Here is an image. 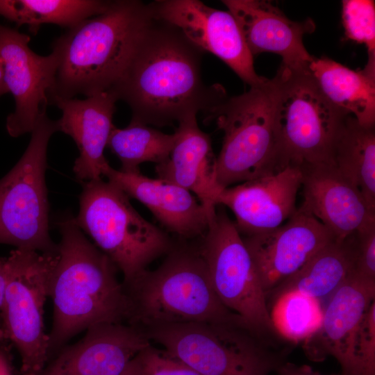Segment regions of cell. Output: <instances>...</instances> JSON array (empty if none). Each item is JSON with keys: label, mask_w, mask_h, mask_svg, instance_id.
Listing matches in <instances>:
<instances>
[{"label": "cell", "mask_w": 375, "mask_h": 375, "mask_svg": "<svg viewBox=\"0 0 375 375\" xmlns=\"http://www.w3.org/2000/svg\"><path fill=\"white\" fill-rule=\"evenodd\" d=\"M61 240L50 285L53 304L50 353L72 337L106 323H127L129 307L117 269L71 215L58 223Z\"/></svg>", "instance_id": "3957f363"}, {"label": "cell", "mask_w": 375, "mask_h": 375, "mask_svg": "<svg viewBox=\"0 0 375 375\" xmlns=\"http://www.w3.org/2000/svg\"><path fill=\"white\" fill-rule=\"evenodd\" d=\"M178 124L169 156L156 165V173L158 178L194 193L206 210L210 223L216 215L217 198L223 190L217 182V157L210 138L199 127L197 117Z\"/></svg>", "instance_id": "7402d4cb"}, {"label": "cell", "mask_w": 375, "mask_h": 375, "mask_svg": "<svg viewBox=\"0 0 375 375\" xmlns=\"http://www.w3.org/2000/svg\"><path fill=\"white\" fill-rule=\"evenodd\" d=\"M9 257L10 272L0 310L2 329L19 353L22 375H40L50 355L44 307L58 252L16 249Z\"/></svg>", "instance_id": "30bf717a"}, {"label": "cell", "mask_w": 375, "mask_h": 375, "mask_svg": "<svg viewBox=\"0 0 375 375\" xmlns=\"http://www.w3.org/2000/svg\"><path fill=\"white\" fill-rule=\"evenodd\" d=\"M333 165L375 208V128L348 115L338 134Z\"/></svg>", "instance_id": "d4e9b609"}, {"label": "cell", "mask_w": 375, "mask_h": 375, "mask_svg": "<svg viewBox=\"0 0 375 375\" xmlns=\"http://www.w3.org/2000/svg\"><path fill=\"white\" fill-rule=\"evenodd\" d=\"M154 17L178 28L195 46L224 61L250 87L263 83L240 28L228 12L199 0H158L151 3Z\"/></svg>", "instance_id": "7c38bea8"}, {"label": "cell", "mask_w": 375, "mask_h": 375, "mask_svg": "<svg viewBox=\"0 0 375 375\" xmlns=\"http://www.w3.org/2000/svg\"><path fill=\"white\" fill-rule=\"evenodd\" d=\"M0 375H12L6 346L0 347Z\"/></svg>", "instance_id": "836d02e7"}, {"label": "cell", "mask_w": 375, "mask_h": 375, "mask_svg": "<svg viewBox=\"0 0 375 375\" xmlns=\"http://www.w3.org/2000/svg\"><path fill=\"white\" fill-rule=\"evenodd\" d=\"M176 135L166 134L149 126L129 123L124 128H112L107 147L122 164L120 171L139 173L140 165L165 161L174 147Z\"/></svg>", "instance_id": "4316f807"}, {"label": "cell", "mask_w": 375, "mask_h": 375, "mask_svg": "<svg viewBox=\"0 0 375 375\" xmlns=\"http://www.w3.org/2000/svg\"><path fill=\"white\" fill-rule=\"evenodd\" d=\"M357 254L354 272L375 279V226L356 233Z\"/></svg>", "instance_id": "1f68e13d"}, {"label": "cell", "mask_w": 375, "mask_h": 375, "mask_svg": "<svg viewBox=\"0 0 375 375\" xmlns=\"http://www.w3.org/2000/svg\"><path fill=\"white\" fill-rule=\"evenodd\" d=\"M138 357L139 375H200L185 362L151 344L140 351Z\"/></svg>", "instance_id": "4dcf8cb0"}, {"label": "cell", "mask_w": 375, "mask_h": 375, "mask_svg": "<svg viewBox=\"0 0 375 375\" xmlns=\"http://www.w3.org/2000/svg\"><path fill=\"white\" fill-rule=\"evenodd\" d=\"M150 340L200 375H268L272 356L242 322H190L138 326Z\"/></svg>", "instance_id": "ba28073f"}, {"label": "cell", "mask_w": 375, "mask_h": 375, "mask_svg": "<svg viewBox=\"0 0 375 375\" xmlns=\"http://www.w3.org/2000/svg\"><path fill=\"white\" fill-rule=\"evenodd\" d=\"M345 36L367 48L368 59H375V6L372 0L342 1Z\"/></svg>", "instance_id": "f1b7e54d"}, {"label": "cell", "mask_w": 375, "mask_h": 375, "mask_svg": "<svg viewBox=\"0 0 375 375\" xmlns=\"http://www.w3.org/2000/svg\"><path fill=\"white\" fill-rule=\"evenodd\" d=\"M356 254V233L344 240L335 239L268 294L274 299L283 293L298 291L322 302L353 272Z\"/></svg>", "instance_id": "cb8c5ba5"}, {"label": "cell", "mask_w": 375, "mask_h": 375, "mask_svg": "<svg viewBox=\"0 0 375 375\" xmlns=\"http://www.w3.org/2000/svg\"><path fill=\"white\" fill-rule=\"evenodd\" d=\"M235 19L252 56L271 52L281 56L291 68H308L312 56L303 43L305 34L315 31L310 19L292 21L271 1L224 0Z\"/></svg>", "instance_id": "d6986e66"}, {"label": "cell", "mask_w": 375, "mask_h": 375, "mask_svg": "<svg viewBox=\"0 0 375 375\" xmlns=\"http://www.w3.org/2000/svg\"><path fill=\"white\" fill-rule=\"evenodd\" d=\"M299 165L290 164L281 170L223 189L216 203L229 208L242 236L274 229L296 212L301 187Z\"/></svg>", "instance_id": "9a60e30c"}, {"label": "cell", "mask_w": 375, "mask_h": 375, "mask_svg": "<svg viewBox=\"0 0 375 375\" xmlns=\"http://www.w3.org/2000/svg\"><path fill=\"white\" fill-rule=\"evenodd\" d=\"M58 131L47 110L38 118L29 144L14 167L0 180V243L18 249L57 253L49 235L45 183L49 141Z\"/></svg>", "instance_id": "9c48e42d"}, {"label": "cell", "mask_w": 375, "mask_h": 375, "mask_svg": "<svg viewBox=\"0 0 375 375\" xmlns=\"http://www.w3.org/2000/svg\"><path fill=\"white\" fill-rule=\"evenodd\" d=\"M276 100V79L267 78L240 95L228 97L206 116L224 133L216 158L217 182L222 189L284 167L277 147Z\"/></svg>", "instance_id": "5b68a950"}, {"label": "cell", "mask_w": 375, "mask_h": 375, "mask_svg": "<svg viewBox=\"0 0 375 375\" xmlns=\"http://www.w3.org/2000/svg\"><path fill=\"white\" fill-rule=\"evenodd\" d=\"M30 40L29 35L0 24L4 81L15 105L6 128L14 138L32 132L40 115L47 110L58 64L53 51L40 56L29 47Z\"/></svg>", "instance_id": "4fadbf2b"}, {"label": "cell", "mask_w": 375, "mask_h": 375, "mask_svg": "<svg viewBox=\"0 0 375 375\" xmlns=\"http://www.w3.org/2000/svg\"><path fill=\"white\" fill-rule=\"evenodd\" d=\"M197 247L223 305L260 338L273 333L267 296L252 258L223 206H217L216 215Z\"/></svg>", "instance_id": "8fae6325"}, {"label": "cell", "mask_w": 375, "mask_h": 375, "mask_svg": "<svg viewBox=\"0 0 375 375\" xmlns=\"http://www.w3.org/2000/svg\"><path fill=\"white\" fill-rule=\"evenodd\" d=\"M10 272L9 256L0 258V310L2 306Z\"/></svg>", "instance_id": "d6a6232c"}, {"label": "cell", "mask_w": 375, "mask_h": 375, "mask_svg": "<svg viewBox=\"0 0 375 375\" xmlns=\"http://www.w3.org/2000/svg\"><path fill=\"white\" fill-rule=\"evenodd\" d=\"M375 301V279L354 271L328 298L319 330L303 349L314 361L333 356L343 375H355V340L361 320Z\"/></svg>", "instance_id": "e0dca14e"}, {"label": "cell", "mask_w": 375, "mask_h": 375, "mask_svg": "<svg viewBox=\"0 0 375 375\" xmlns=\"http://www.w3.org/2000/svg\"><path fill=\"white\" fill-rule=\"evenodd\" d=\"M203 51L176 26L156 17L124 74L109 90L131 108V123L156 126L207 116L227 98L219 84L201 76Z\"/></svg>", "instance_id": "6da1fadb"}, {"label": "cell", "mask_w": 375, "mask_h": 375, "mask_svg": "<svg viewBox=\"0 0 375 375\" xmlns=\"http://www.w3.org/2000/svg\"><path fill=\"white\" fill-rule=\"evenodd\" d=\"M308 71L325 97L365 126L375 124V60L353 70L329 58L312 57Z\"/></svg>", "instance_id": "603a6c76"}, {"label": "cell", "mask_w": 375, "mask_h": 375, "mask_svg": "<svg viewBox=\"0 0 375 375\" xmlns=\"http://www.w3.org/2000/svg\"><path fill=\"white\" fill-rule=\"evenodd\" d=\"M74 219L122 272L124 284L175 244L166 232L137 212L119 187L102 178L83 183Z\"/></svg>", "instance_id": "8992f818"}, {"label": "cell", "mask_w": 375, "mask_h": 375, "mask_svg": "<svg viewBox=\"0 0 375 375\" xmlns=\"http://www.w3.org/2000/svg\"><path fill=\"white\" fill-rule=\"evenodd\" d=\"M140 363L138 355L132 359L126 369L119 375H139Z\"/></svg>", "instance_id": "d590c367"}, {"label": "cell", "mask_w": 375, "mask_h": 375, "mask_svg": "<svg viewBox=\"0 0 375 375\" xmlns=\"http://www.w3.org/2000/svg\"><path fill=\"white\" fill-rule=\"evenodd\" d=\"M280 375H321L318 373L313 372L310 369L307 367L294 368L286 367L283 368Z\"/></svg>", "instance_id": "e575fe53"}, {"label": "cell", "mask_w": 375, "mask_h": 375, "mask_svg": "<svg viewBox=\"0 0 375 375\" xmlns=\"http://www.w3.org/2000/svg\"><path fill=\"white\" fill-rule=\"evenodd\" d=\"M299 166L303 198L299 208L319 220L336 240L375 226V208L334 165Z\"/></svg>", "instance_id": "2e32d148"}, {"label": "cell", "mask_w": 375, "mask_h": 375, "mask_svg": "<svg viewBox=\"0 0 375 375\" xmlns=\"http://www.w3.org/2000/svg\"><path fill=\"white\" fill-rule=\"evenodd\" d=\"M122 284L128 301L127 323L136 326L244 323L219 299L197 246L175 243L157 269H145Z\"/></svg>", "instance_id": "277c9868"}, {"label": "cell", "mask_w": 375, "mask_h": 375, "mask_svg": "<svg viewBox=\"0 0 375 375\" xmlns=\"http://www.w3.org/2000/svg\"><path fill=\"white\" fill-rule=\"evenodd\" d=\"M274 301L271 319L274 330L285 338L293 342L305 341L320 328L324 308L319 300L290 291Z\"/></svg>", "instance_id": "83f0119b"}, {"label": "cell", "mask_w": 375, "mask_h": 375, "mask_svg": "<svg viewBox=\"0 0 375 375\" xmlns=\"http://www.w3.org/2000/svg\"><path fill=\"white\" fill-rule=\"evenodd\" d=\"M117 101L108 90L84 99L56 98L49 103L62 111L56 120L58 131L69 135L78 148L73 170L81 181L101 178L109 165L104 149L115 126L112 117Z\"/></svg>", "instance_id": "ffe728a7"}, {"label": "cell", "mask_w": 375, "mask_h": 375, "mask_svg": "<svg viewBox=\"0 0 375 375\" xmlns=\"http://www.w3.org/2000/svg\"><path fill=\"white\" fill-rule=\"evenodd\" d=\"M151 212L169 232L181 240L201 238L209 225L208 212L192 192L160 178H151L139 173H126L110 165L103 174Z\"/></svg>", "instance_id": "44dd1931"}, {"label": "cell", "mask_w": 375, "mask_h": 375, "mask_svg": "<svg viewBox=\"0 0 375 375\" xmlns=\"http://www.w3.org/2000/svg\"><path fill=\"white\" fill-rule=\"evenodd\" d=\"M7 342H8V341L6 340V338H5V335L3 334V331L2 326H1V319H0V347H5V344Z\"/></svg>", "instance_id": "74e56055"}, {"label": "cell", "mask_w": 375, "mask_h": 375, "mask_svg": "<svg viewBox=\"0 0 375 375\" xmlns=\"http://www.w3.org/2000/svg\"><path fill=\"white\" fill-rule=\"evenodd\" d=\"M7 92H8L4 81L3 67L0 58V97Z\"/></svg>", "instance_id": "8d00e7d4"}, {"label": "cell", "mask_w": 375, "mask_h": 375, "mask_svg": "<svg viewBox=\"0 0 375 375\" xmlns=\"http://www.w3.org/2000/svg\"><path fill=\"white\" fill-rule=\"evenodd\" d=\"M274 78L275 127L282 165H333L335 140L348 115L325 97L308 67L291 68L281 64Z\"/></svg>", "instance_id": "52a82bcc"}, {"label": "cell", "mask_w": 375, "mask_h": 375, "mask_svg": "<svg viewBox=\"0 0 375 375\" xmlns=\"http://www.w3.org/2000/svg\"><path fill=\"white\" fill-rule=\"evenodd\" d=\"M354 353L355 375H375V301L361 320Z\"/></svg>", "instance_id": "f546056e"}, {"label": "cell", "mask_w": 375, "mask_h": 375, "mask_svg": "<svg viewBox=\"0 0 375 375\" xmlns=\"http://www.w3.org/2000/svg\"><path fill=\"white\" fill-rule=\"evenodd\" d=\"M150 344L136 326L95 325L87 329L80 340L62 350L40 375H119Z\"/></svg>", "instance_id": "ac0fdd59"}, {"label": "cell", "mask_w": 375, "mask_h": 375, "mask_svg": "<svg viewBox=\"0 0 375 375\" xmlns=\"http://www.w3.org/2000/svg\"><path fill=\"white\" fill-rule=\"evenodd\" d=\"M110 3L101 0H0V15L17 26L27 25L35 35L44 24L72 28L103 13Z\"/></svg>", "instance_id": "484cf974"}, {"label": "cell", "mask_w": 375, "mask_h": 375, "mask_svg": "<svg viewBox=\"0 0 375 375\" xmlns=\"http://www.w3.org/2000/svg\"><path fill=\"white\" fill-rule=\"evenodd\" d=\"M154 18L151 3L116 0L103 13L68 28L53 43L58 64L49 104L56 98L88 97L110 90Z\"/></svg>", "instance_id": "7a4b0ae2"}, {"label": "cell", "mask_w": 375, "mask_h": 375, "mask_svg": "<svg viewBox=\"0 0 375 375\" xmlns=\"http://www.w3.org/2000/svg\"><path fill=\"white\" fill-rule=\"evenodd\" d=\"M242 238L267 297L335 239L319 220L301 208L280 226Z\"/></svg>", "instance_id": "5bb4252c"}]
</instances>
